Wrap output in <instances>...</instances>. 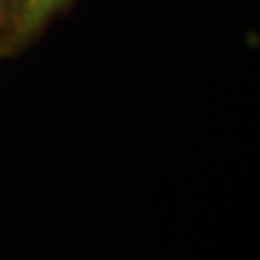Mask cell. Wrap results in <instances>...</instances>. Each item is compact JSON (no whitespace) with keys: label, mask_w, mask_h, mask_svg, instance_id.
I'll return each instance as SVG.
<instances>
[{"label":"cell","mask_w":260,"mask_h":260,"mask_svg":"<svg viewBox=\"0 0 260 260\" xmlns=\"http://www.w3.org/2000/svg\"><path fill=\"white\" fill-rule=\"evenodd\" d=\"M65 0H20L18 18H15V42L32 37L54 15Z\"/></svg>","instance_id":"obj_1"},{"label":"cell","mask_w":260,"mask_h":260,"mask_svg":"<svg viewBox=\"0 0 260 260\" xmlns=\"http://www.w3.org/2000/svg\"><path fill=\"white\" fill-rule=\"evenodd\" d=\"M7 3V0H0V13H3V5Z\"/></svg>","instance_id":"obj_2"}]
</instances>
